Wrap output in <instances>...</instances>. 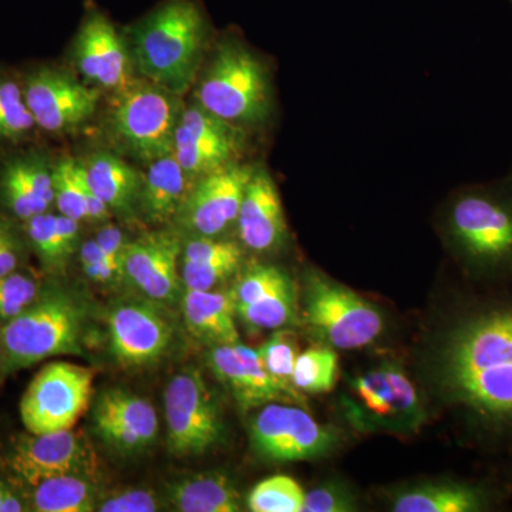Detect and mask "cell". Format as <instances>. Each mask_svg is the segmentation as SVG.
I'll list each match as a JSON object with an SVG mask.
<instances>
[{"mask_svg":"<svg viewBox=\"0 0 512 512\" xmlns=\"http://www.w3.org/2000/svg\"><path fill=\"white\" fill-rule=\"evenodd\" d=\"M437 375L453 402L491 423H511L512 309L457 323L440 346Z\"/></svg>","mask_w":512,"mask_h":512,"instance_id":"cell-1","label":"cell"},{"mask_svg":"<svg viewBox=\"0 0 512 512\" xmlns=\"http://www.w3.org/2000/svg\"><path fill=\"white\" fill-rule=\"evenodd\" d=\"M210 22L198 0H163L131 30V59L147 82L178 96L197 77Z\"/></svg>","mask_w":512,"mask_h":512,"instance_id":"cell-2","label":"cell"},{"mask_svg":"<svg viewBox=\"0 0 512 512\" xmlns=\"http://www.w3.org/2000/svg\"><path fill=\"white\" fill-rule=\"evenodd\" d=\"M87 311L79 296L59 285L40 289L35 301L0 328L5 375L55 356L83 355Z\"/></svg>","mask_w":512,"mask_h":512,"instance_id":"cell-3","label":"cell"},{"mask_svg":"<svg viewBox=\"0 0 512 512\" xmlns=\"http://www.w3.org/2000/svg\"><path fill=\"white\" fill-rule=\"evenodd\" d=\"M114 94L106 130L117 150L148 165L173 154L185 109L181 96L150 82Z\"/></svg>","mask_w":512,"mask_h":512,"instance_id":"cell-4","label":"cell"},{"mask_svg":"<svg viewBox=\"0 0 512 512\" xmlns=\"http://www.w3.org/2000/svg\"><path fill=\"white\" fill-rule=\"evenodd\" d=\"M197 103L235 124L264 121L271 110L268 79L261 62L237 42H224L198 84Z\"/></svg>","mask_w":512,"mask_h":512,"instance_id":"cell-5","label":"cell"},{"mask_svg":"<svg viewBox=\"0 0 512 512\" xmlns=\"http://www.w3.org/2000/svg\"><path fill=\"white\" fill-rule=\"evenodd\" d=\"M303 318L326 345L342 350L366 348L383 330L382 313L375 305L316 272L306 276Z\"/></svg>","mask_w":512,"mask_h":512,"instance_id":"cell-6","label":"cell"},{"mask_svg":"<svg viewBox=\"0 0 512 512\" xmlns=\"http://www.w3.org/2000/svg\"><path fill=\"white\" fill-rule=\"evenodd\" d=\"M352 396L343 400L346 417L363 431L413 433L424 419L416 387L396 363L384 362L350 383Z\"/></svg>","mask_w":512,"mask_h":512,"instance_id":"cell-7","label":"cell"},{"mask_svg":"<svg viewBox=\"0 0 512 512\" xmlns=\"http://www.w3.org/2000/svg\"><path fill=\"white\" fill-rule=\"evenodd\" d=\"M168 451L201 456L224 440L225 424L214 394L197 369L178 373L164 393Z\"/></svg>","mask_w":512,"mask_h":512,"instance_id":"cell-8","label":"cell"},{"mask_svg":"<svg viewBox=\"0 0 512 512\" xmlns=\"http://www.w3.org/2000/svg\"><path fill=\"white\" fill-rule=\"evenodd\" d=\"M93 370L69 362L43 367L20 402V417L30 434L72 430L89 407Z\"/></svg>","mask_w":512,"mask_h":512,"instance_id":"cell-9","label":"cell"},{"mask_svg":"<svg viewBox=\"0 0 512 512\" xmlns=\"http://www.w3.org/2000/svg\"><path fill=\"white\" fill-rule=\"evenodd\" d=\"M448 228L458 249L474 264H511V198L491 192L463 195L451 207Z\"/></svg>","mask_w":512,"mask_h":512,"instance_id":"cell-10","label":"cell"},{"mask_svg":"<svg viewBox=\"0 0 512 512\" xmlns=\"http://www.w3.org/2000/svg\"><path fill=\"white\" fill-rule=\"evenodd\" d=\"M335 430L322 426L299 407L269 403L249 426L255 454L272 463L312 460L329 454L338 444Z\"/></svg>","mask_w":512,"mask_h":512,"instance_id":"cell-11","label":"cell"},{"mask_svg":"<svg viewBox=\"0 0 512 512\" xmlns=\"http://www.w3.org/2000/svg\"><path fill=\"white\" fill-rule=\"evenodd\" d=\"M20 76L39 130L50 134L73 133L96 114L99 92L79 82L67 70L42 64Z\"/></svg>","mask_w":512,"mask_h":512,"instance_id":"cell-12","label":"cell"},{"mask_svg":"<svg viewBox=\"0 0 512 512\" xmlns=\"http://www.w3.org/2000/svg\"><path fill=\"white\" fill-rule=\"evenodd\" d=\"M252 173V167L232 164L194 181L173 222L191 237H220L237 224Z\"/></svg>","mask_w":512,"mask_h":512,"instance_id":"cell-13","label":"cell"},{"mask_svg":"<svg viewBox=\"0 0 512 512\" xmlns=\"http://www.w3.org/2000/svg\"><path fill=\"white\" fill-rule=\"evenodd\" d=\"M110 350L121 366L143 367L163 359L174 339L164 305L151 299H123L107 316Z\"/></svg>","mask_w":512,"mask_h":512,"instance_id":"cell-14","label":"cell"},{"mask_svg":"<svg viewBox=\"0 0 512 512\" xmlns=\"http://www.w3.org/2000/svg\"><path fill=\"white\" fill-rule=\"evenodd\" d=\"M244 137L235 124L214 116L195 101L185 107L175 131L174 157L190 183L237 164Z\"/></svg>","mask_w":512,"mask_h":512,"instance_id":"cell-15","label":"cell"},{"mask_svg":"<svg viewBox=\"0 0 512 512\" xmlns=\"http://www.w3.org/2000/svg\"><path fill=\"white\" fill-rule=\"evenodd\" d=\"M72 60L87 82L119 93L133 84L131 55L106 13L89 6L72 45Z\"/></svg>","mask_w":512,"mask_h":512,"instance_id":"cell-16","label":"cell"},{"mask_svg":"<svg viewBox=\"0 0 512 512\" xmlns=\"http://www.w3.org/2000/svg\"><path fill=\"white\" fill-rule=\"evenodd\" d=\"M183 242L173 231H151L128 241L124 254V279L146 298L164 306L181 299Z\"/></svg>","mask_w":512,"mask_h":512,"instance_id":"cell-17","label":"cell"},{"mask_svg":"<svg viewBox=\"0 0 512 512\" xmlns=\"http://www.w3.org/2000/svg\"><path fill=\"white\" fill-rule=\"evenodd\" d=\"M10 471L36 487L49 478L82 474L92 467L89 448L73 430L19 437L8 457Z\"/></svg>","mask_w":512,"mask_h":512,"instance_id":"cell-18","label":"cell"},{"mask_svg":"<svg viewBox=\"0 0 512 512\" xmlns=\"http://www.w3.org/2000/svg\"><path fill=\"white\" fill-rule=\"evenodd\" d=\"M0 207L26 222L55 207L53 160L40 148H26L0 161Z\"/></svg>","mask_w":512,"mask_h":512,"instance_id":"cell-19","label":"cell"},{"mask_svg":"<svg viewBox=\"0 0 512 512\" xmlns=\"http://www.w3.org/2000/svg\"><path fill=\"white\" fill-rule=\"evenodd\" d=\"M231 293L238 318L252 328L281 329L295 316V285L279 266L252 265L239 275Z\"/></svg>","mask_w":512,"mask_h":512,"instance_id":"cell-20","label":"cell"},{"mask_svg":"<svg viewBox=\"0 0 512 512\" xmlns=\"http://www.w3.org/2000/svg\"><path fill=\"white\" fill-rule=\"evenodd\" d=\"M93 426L99 439L121 456H136L153 446L158 419L153 404L136 394L113 389L94 404Z\"/></svg>","mask_w":512,"mask_h":512,"instance_id":"cell-21","label":"cell"},{"mask_svg":"<svg viewBox=\"0 0 512 512\" xmlns=\"http://www.w3.org/2000/svg\"><path fill=\"white\" fill-rule=\"evenodd\" d=\"M214 376L231 392L242 409L295 399L272 379L265 369L258 349L242 343L215 346L208 355Z\"/></svg>","mask_w":512,"mask_h":512,"instance_id":"cell-22","label":"cell"},{"mask_svg":"<svg viewBox=\"0 0 512 512\" xmlns=\"http://www.w3.org/2000/svg\"><path fill=\"white\" fill-rule=\"evenodd\" d=\"M237 227L242 245L251 251H274L284 244V207L278 188L265 168H254L239 208Z\"/></svg>","mask_w":512,"mask_h":512,"instance_id":"cell-23","label":"cell"},{"mask_svg":"<svg viewBox=\"0 0 512 512\" xmlns=\"http://www.w3.org/2000/svg\"><path fill=\"white\" fill-rule=\"evenodd\" d=\"M244 261L241 245L227 239L191 237L181 255V279L190 291H215L238 274Z\"/></svg>","mask_w":512,"mask_h":512,"instance_id":"cell-24","label":"cell"},{"mask_svg":"<svg viewBox=\"0 0 512 512\" xmlns=\"http://www.w3.org/2000/svg\"><path fill=\"white\" fill-rule=\"evenodd\" d=\"M87 183L111 214L133 218L138 214L144 175L117 154L97 151L80 161Z\"/></svg>","mask_w":512,"mask_h":512,"instance_id":"cell-25","label":"cell"},{"mask_svg":"<svg viewBox=\"0 0 512 512\" xmlns=\"http://www.w3.org/2000/svg\"><path fill=\"white\" fill-rule=\"evenodd\" d=\"M184 322L192 338L211 348L239 342L237 309L231 291H190L183 299Z\"/></svg>","mask_w":512,"mask_h":512,"instance_id":"cell-26","label":"cell"},{"mask_svg":"<svg viewBox=\"0 0 512 512\" xmlns=\"http://www.w3.org/2000/svg\"><path fill=\"white\" fill-rule=\"evenodd\" d=\"M191 183L174 154L148 165L138 201V214L148 224L174 221Z\"/></svg>","mask_w":512,"mask_h":512,"instance_id":"cell-27","label":"cell"},{"mask_svg":"<svg viewBox=\"0 0 512 512\" xmlns=\"http://www.w3.org/2000/svg\"><path fill=\"white\" fill-rule=\"evenodd\" d=\"M167 498L181 512L241 511V493L227 474H195L167 485Z\"/></svg>","mask_w":512,"mask_h":512,"instance_id":"cell-28","label":"cell"},{"mask_svg":"<svg viewBox=\"0 0 512 512\" xmlns=\"http://www.w3.org/2000/svg\"><path fill=\"white\" fill-rule=\"evenodd\" d=\"M481 508L477 491L454 483L423 484L403 491L393 500L396 512H471Z\"/></svg>","mask_w":512,"mask_h":512,"instance_id":"cell-29","label":"cell"},{"mask_svg":"<svg viewBox=\"0 0 512 512\" xmlns=\"http://www.w3.org/2000/svg\"><path fill=\"white\" fill-rule=\"evenodd\" d=\"M33 488L32 508L39 512H90L99 504L96 487L82 474L49 478Z\"/></svg>","mask_w":512,"mask_h":512,"instance_id":"cell-30","label":"cell"},{"mask_svg":"<svg viewBox=\"0 0 512 512\" xmlns=\"http://www.w3.org/2000/svg\"><path fill=\"white\" fill-rule=\"evenodd\" d=\"M39 130L29 109L22 76L0 70V143L20 146Z\"/></svg>","mask_w":512,"mask_h":512,"instance_id":"cell-31","label":"cell"},{"mask_svg":"<svg viewBox=\"0 0 512 512\" xmlns=\"http://www.w3.org/2000/svg\"><path fill=\"white\" fill-rule=\"evenodd\" d=\"M22 225L30 251L37 256L43 269L53 274L64 271L72 256L66 251L60 238L57 215L50 211L45 212L30 218Z\"/></svg>","mask_w":512,"mask_h":512,"instance_id":"cell-32","label":"cell"},{"mask_svg":"<svg viewBox=\"0 0 512 512\" xmlns=\"http://www.w3.org/2000/svg\"><path fill=\"white\" fill-rule=\"evenodd\" d=\"M338 376V355L329 348H312L299 353L293 369L292 384L302 393H328Z\"/></svg>","mask_w":512,"mask_h":512,"instance_id":"cell-33","label":"cell"},{"mask_svg":"<svg viewBox=\"0 0 512 512\" xmlns=\"http://www.w3.org/2000/svg\"><path fill=\"white\" fill-rule=\"evenodd\" d=\"M53 187L59 214L79 222H87L82 163L69 156L53 160Z\"/></svg>","mask_w":512,"mask_h":512,"instance_id":"cell-34","label":"cell"},{"mask_svg":"<svg viewBox=\"0 0 512 512\" xmlns=\"http://www.w3.org/2000/svg\"><path fill=\"white\" fill-rule=\"evenodd\" d=\"M305 491L291 477L266 478L249 491L247 507L252 512H301Z\"/></svg>","mask_w":512,"mask_h":512,"instance_id":"cell-35","label":"cell"},{"mask_svg":"<svg viewBox=\"0 0 512 512\" xmlns=\"http://www.w3.org/2000/svg\"><path fill=\"white\" fill-rule=\"evenodd\" d=\"M258 352L272 379L298 402L299 392L292 384L293 369L299 356L296 336L286 330H279L266 340Z\"/></svg>","mask_w":512,"mask_h":512,"instance_id":"cell-36","label":"cell"},{"mask_svg":"<svg viewBox=\"0 0 512 512\" xmlns=\"http://www.w3.org/2000/svg\"><path fill=\"white\" fill-rule=\"evenodd\" d=\"M42 285L35 275L15 271L0 278V328L35 301Z\"/></svg>","mask_w":512,"mask_h":512,"instance_id":"cell-37","label":"cell"},{"mask_svg":"<svg viewBox=\"0 0 512 512\" xmlns=\"http://www.w3.org/2000/svg\"><path fill=\"white\" fill-rule=\"evenodd\" d=\"M29 251L22 222L0 214V278L18 271Z\"/></svg>","mask_w":512,"mask_h":512,"instance_id":"cell-38","label":"cell"},{"mask_svg":"<svg viewBox=\"0 0 512 512\" xmlns=\"http://www.w3.org/2000/svg\"><path fill=\"white\" fill-rule=\"evenodd\" d=\"M357 508L356 497L339 484H326L305 493V512H349Z\"/></svg>","mask_w":512,"mask_h":512,"instance_id":"cell-39","label":"cell"},{"mask_svg":"<svg viewBox=\"0 0 512 512\" xmlns=\"http://www.w3.org/2000/svg\"><path fill=\"white\" fill-rule=\"evenodd\" d=\"M80 262L84 274L96 284L116 285L124 279L94 239L84 242L80 248Z\"/></svg>","mask_w":512,"mask_h":512,"instance_id":"cell-40","label":"cell"},{"mask_svg":"<svg viewBox=\"0 0 512 512\" xmlns=\"http://www.w3.org/2000/svg\"><path fill=\"white\" fill-rule=\"evenodd\" d=\"M161 510V503L156 493L150 490L131 488L120 493L111 494L97 504L101 512H154Z\"/></svg>","mask_w":512,"mask_h":512,"instance_id":"cell-41","label":"cell"},{"mask_svg":"<svg viewBox=\"0 0 512 512\" xmlns=\"http://www.w3.org/2000/svg\"><path fill=\"white\" fill-rule=\"evenodd\" d=\"M94 241L104 252V255L109 258L114 268L119 271V274L124 278V254H126V248L128 241L124 237L123 231L117 225L106 224L101 225L99 231H97L96 238Z\"/></svg>","mask_w":512,"mask_h":512,"instance_id":"cell-42","label":"cell"},{"mask_svg":"<svg viewBox=\"0 0 512 512\" xmlns=\"http://www.w3.org/2000/svg\"><path fill=\"white\" fill-rule=\"evenodd\" d=\"M9 485L0 481V512H2L3 501H5L6 493H8Z\"/></svg>","mask_w":512,"mask_h":512,"instance_id":"cell-43","label":"cell"},{"mask_svg":"<svg viewBox=\"0 0 512 512\" xmlns=\"http://www.w3.org/2000/svg\"><path fill=\"white\" fill-rule=\"evenodd\" d=\"M0 360H2V349H0Z\"/></svg>","mask_w":512,"mask_h":512,"instance_id":"cell-44","label":"cell"}]
</instances>
